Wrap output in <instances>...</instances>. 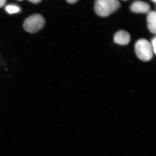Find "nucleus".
<instances>
[{"mask_svg": "<svg viewBox=\"0 0 156 156\" xmlns=\"http://www.w3.org/2000/svg\"><path fill=\"white\" fill-rule=\"evenodd\" d=\"M19 1H22V0H19Z\"/></svg>", "mask_w": 156, "mask_h": 156, "instance_id": "13", "label": "nucleus"}, {"mask_svg": "<svg viewBox=\"0 0 156 156\" xmlns=\"http://www.w3.org/2000/svg\"><path fill=\"white\" fill-rule=\"evenodd\" d=\"M7 0H0V8H2L5 4Z\"/></svg>", "mask_w": 156, "mask_h": 156, "instance_id": "10", "label": "nucleus"}, {"mask_svg": "<svg viewBox=\"0 0 156 156\" xmlns=\"http://www.w3.org/2000/svg\"><path fill=\"white\" fill-rule=\"evenodd\" d=\"M120 6L118 0H95V11L100 17H107L116 11Z\"/></svg>", "mask_w": 156, "mask_h": 156, "instance_id": "1", "label": "nucleus"}, {"mask_svg": "<svg viewBox=\"0 0 156 156\" xmlns=\"http://www.w3.org/2000/svg\"><path fill=\"white\" fill-rule=\"evenodd\" d=\"M130 35L126 31L121 30L118 32L114 36V42L121 45L128 44L130 41Z\"/></svg>", "mask_w": 156, "mask_h": 156, "instance_id": "5", "label": "nucleus"}, {"mask_svg": "<svg viewBox=\"0 0 156 156\" xmlns=\"http://www.w3.org/2000/svg\"><path fill=\"white\" fill-rule=\"evenodd\" d=\"M28 1L33 4H37L41 2L42 0H28Z\"/></svg>", "mask_w": 156, "mask_h": 156, "instance_id": "9", "label": "nucleus"}, {"mask_svg": "<svg viewBox=\"0 0 156 156\" xmlns=\"http://www.w3.org/2000/svg\"><path fill=\"white\" fill-rule=\"evenodd\" d=\"M124 1H126V0H124Z\"/></svg>", "mask_w": 156, "mask_h": 156, "instance_id": "14", "label": "nucleus"}, {"mask_svg": "<svg viewBox=\"0 0 156 156\" xmlns=\"http://www.w3.org/2000/svg\"><path fill=\"white\" fill-rule=\"evenodd\" d=\"M151 45L152 48L153 50L154 53L156 54V37H154V38L152 39L151 42Z\"/></svg>", "mask_w": 156, "mask_h": 156, "instance_id": "8", "label": "nucleus"}, {"mask_svg": "<svg viewBox=\"0 0 156 156\" xmlns=\"http://www.w3.org/2000/svg\"><path fill=\"white\" fill-rule=\"evenodd\" d=\"M135 51L138 58L143 61L150 60L154 53L151 43L144 39H140L136 42Z\"/></svg>", "mask_w": 156, "mask_h": 156, "instance_id": "2", "label": "nucleus"}, {"mask_svg": "<svg viewBox=\"0 0 156 156\" xmlns=\"http://www.w3.org/2000/svg\"><path fill=\"white\" fill-rule=\"evenodd\" d=\"M20 8L19 6L14 5H10L6 6L5 10L9 14H13L19 13L20 11Z\"/></svg>", "mask_w": 156, "mask_h": 156, "instance_id": "7", "label": "nucleus"}, {"mask_svg": "<svg viewBox=\"0 0 156 156\" xmlns=\"http://www.w3.org/2000/svg\"><path fill=\"white\" fill-rule=\"evenodd\" d=\"M44 18L40 14H35L27 17L23 24V27L27 32L34 34L44 26Z\"/></svg>", "mask_w": 156, "mask_h": 156, "instance_id": "3", "label": "nucleus"}, {"mask_svg": "<svg viewBox=\"0 0 156 156\" xmlns=\"http://www.w3.org/2000/svg\"><path fill=\"white\" fill-rule=\"evenodd\" d=\"M66 1H67L68 2L70 3V4H73V3L77 2L78 0H66Z\"/></svg>", "mask_w": 156, "mask_h": 156, "instance_id": "11", "label": "nucleus"}, {"mask_svg": "<svg viewBox=\"0 0 156 156\" xmlns=\"http://www.w3.org/2000/svg\"><path fill=\"white\" fill-rule=\"evenodd\" d=\"M151 1H153V2H156V0H151Z\"/></svg>", "mask_w": 156, "mask_h": 156, "instance_id": "12", "label": "nucleus"}, {"mask_svg": "<svg viewBox=\"0 0 156 156\" xmlns=\"http://www.w3.org/2000/svg\"><path fill=\"white\" fill-rule=\"evenodd\" d=\"M131 11L135 13H148L150 11V5L142 1H136L132 3L130 7Z\"/></svg>", "mask_w": 156, "mask_h": 156, "instance_id": "4", "label": "nucleus"}, {"mask_svg": "<svg viewBox=\"0 0 156 156\" xmlns=\"http://www.w3.org/2000/svg\"><path fill=\"white\" fill-rule=\"evenodd\" d=\"M147 27L149 30L153 34L156 33V14L154 11H150L147 13Z\"/></svg>", "mask_w": 156, "mask_h": 156, "instance_id": "6", "label": "nucleus"}]
</instances>
